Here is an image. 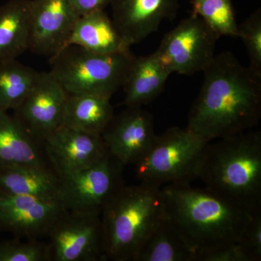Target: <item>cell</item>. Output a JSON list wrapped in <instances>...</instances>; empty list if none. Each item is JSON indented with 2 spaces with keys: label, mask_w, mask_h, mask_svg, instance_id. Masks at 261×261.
Masks as SVG:
<instances>
[{
  "label": "cell",
  "mask_w": 261,
  "mask_h": 261,
  "mask_svg": "<svg viewBox=\"0 0 261 261\" xmlns=\"http://www.w3.org/2000/svg\"><path fill=\"white\" fill-rule=\"evenodd\" d=\"M68 97L50 71L39 73L32 90L15 110L14 117L31 135L43 142L62 126Z\"/></svg>",
  "instance_id": "30bf717a"
},
{
  "label": "cell",
  "mask_w": 261,
  "mask_h": 261,
  "mask_svg": "<svg viewBox=\"0 0 261 261\" xmlns=\"http://www.w3.org/2000/svg\"><path fill=\"white\" fill-rule=\"evenodd\" d=\"M218 39L202 19L191 14L164 36L154 53L171 74L193 75L211 64Z\"/></svg>",
  "instance_id": "ba28073f"
},
{
  "label": "cell",
  "mask_w": 261,
  "mask_h": 261,
  "mask_svg": "<svg viewBox=\"0 0 261 261\" xmlns=\"http://www.w3.org/2000/svg\"><path fill=\"white\" fill-rule=\"evenodd\" d=\"M112 20L132 47L158 32L166 19L173 20L179 0H111Z\"/></svg>",
  "instance_id": "9a60e30c"
},
{
  "label": "cell",
  "mask_w": 261,
  "mask_h": 261,
  "mask_svg": "<svg viewBox=\"0 0 261 261\" xmlns=\"http://www.w3.org/2000/svg\"><path fill=\"white\" fill-rule=\"evenodd\" d=\"M192 14L202 19L217 36L238 37V23L231 0H192Z\"/></svg>",
  "instance_id": "cb8c5ba5"
},
{
  "label": "cell",
  "mask_w": 261,
  "mask_h": 261,
  "mask_svg": "<svg viewBox=\"0 0 261 261\" xmlns=\"http://www.w3.org/2000/svg\"><path fill=\"white\" fill-rule=\"evenodd\" d=\"M0 261H50L47 243L36 239L0 243Z\"/></svg>",
  "instance_id": "d4e9b609"
},
{
  "label": "cell",
  "mask_w": 261,
  "mask_h": 261,
  "mask_svg": "<svg viewBox=\"0 0 261 261\" xmlns=\"http://www.w3.org/2000/svg\"><path fill=\"white\" fill-rule=\"evenodd\" d=\"M47 238L50 261L106 260L101 215L65 211Z\"/></svg>",
  "instance_id": "9c48e42d"
},
{
  "label": "cell",
  "mask_w": 261,
  "mask_h": 261,
  "mask_svg": "<svg viewBox=\"0 0 261 261\" xmlns=\"http://www.w3.org/2000/svg\"><path fill=\"white\" fill-rule=\"evenodd\" d=\"M238 37L246 48L250 65L249 68L261 75V10L252 13L241 24H238Z\"/></svg>",
  "instance_id": "484cf974"
},
{
  "label": "cell",
  "mask_w": 261,
  "mask_h": 261,
  "mask_svg": "<svg viewBox=\"0 0 261 261\" xmlns=\"http://www.w3.org/2000/svg\"><path fill=\"white\" fill-rule=\"evenodd\" d=\"M171 75L155 53L135 58L122 87L126 108L142 107L162 93Z\"/></svg>",
  "instance_id": "e0dca14e"
},
{
  "label": "cell",
  "mask_w": 261,
  "mask_h": 261,
  "mask_svg": "<svg viewBox=\"0 0 261 261\" xmlns=\"http://www.w3.org/2000/svg\"><path fill=\"white\" fill-rule=\"evenodd\" d=\"M238 244L250 261L261 260V208L254 211L247 220Z\"/></svg>",
  "instance_id": "4316f807"
},
{
  "label": "cell",
  "mask_w": 261,
  "mask_h": 261,
  "mask_svg": "<svg viewBox=\"0 0 261 261\" xmlns=\"http://www.w3.org/2000/svg\"><path fill=\"white\" fill-rule=\"evenodd\" d=\"M32 0H10L0 6V62L28 50Z\"/></svg>",
  "instance_id": "ffe728a7"
},
{
  "label": "cell",
  "mask_w": 261,
  "mask_h": 261,
  "mask_svg": "<svg viewBox=\"0 0 261 261\" xmlns=\"http://www.w3.org/2000/svg\"><path fill=\"white\" fill-rule=\"evenodd\" d=\"M161 187L124 185L101 214L105 260L136 261L146 239L164 218Z\"/></svg>",
  "instance_id": "277c9868"
},
{
  "label": "cell",
  "mask_w": 261,
  "mask_h": 261,
  "mask_svg": "<svg viewBox=\"0 0 261 261\" xmlns=\"http://www.w3.org/2000/svg\"><path fill=\"white\" fill-rule=\"evenodd\" d=\"M80 16L105 10L111 0H68Z\"/></svg>",
  "instance_id": "f1b7e54d"
},
{
  "label": "cell",
  "mask_w": 261,
  "mask_h": 261,
  "mask_svg": "<svg viewBox=\"0 0 261 261\" xmlns=\"http://www.w3.org/2000/svg\"><path fill=\"white\" fill-rule=\"evenodd\" d=\"M108 152L124 166L137 165L156 138L152 115L142 107H128L113 116L102 134Z\"/></svg>",
  "instance_id": "8fae6325"
},
{
  "label": "cell",
  "mask_w": 261,
  "mask_h": 261,
  "mask_svg": "<svg viewBox=\"0 0 261 261\" xmlns=\"http://www.w3.org/2000/svg\"><path fill=\"white\" fill-rule=\"evenodd\" d=\"M124 165L108 152L91 167L61 177L59 200L68 211L99 214L124 186Z\"/></svg>",
  "instance_id": "52a82bcc"
},
{
  "label": "cell",
  "mask_w": 261,
  "mask_h": 261,
  "mask_svg": "<svg viewBox=\"0 0 261 261\" xmlns=\"http://www.w3.org/2000/svg\"><path fill=\"white\" fill-rule=\"evenodd\" d=\"M196 178L239 205L261 208V134L258 130L210 142L202 151Z\"/></svg>",
  "instance_id": "3957f363"
},
{
  "label": "cell",
  "mask_w": 261,
  "mask_h": 261,
  "mask_svg": "<svg viewBox=\"0 0 261 261\" xmlns=\"http://www.w3.org/2000/svg\"><path fill=\"white\" fill-rule=\"evenodd\" d=\"M43 142L60 177L94 166L108 152L102 136L63 126L51 132Z\"/></svg>",
  "instance_id": "5bb4252c"
},
{
  "label": "cell",
  "mask_w": 261,
  "mask_h": 261,
  "mask_svg": "<svg viewBox=\"0 0 261 261\" xmlns=\"http://www.w3.org/2000/svg\"><path fill=\"white\" fill-rule=\"evenodd\" d=\"M66 211L59 201L0 194V229L27 240L47 238Z\"/></svg>",
  "instance_id": "7c38bea8"
},
{
  "label": "cell",
  "mask_w": 261,
  "mask_h": 261,
  "mask_svg": "<svg viewBox=\"0 0 261 261\" xmlns=\"http://www.w3.org/2000/svg\"><path fill=\"white\" fill-rule=\"evenodd\" d=\"M61 177L47 168L29 166L0 167V194L59 201Z\"/></svg>",
  "instance_id": "ac0fdd59"
},
{
  "label": "cell",
  "mask_w": 261,
  "mask_h": 261,
  "mask_svg": "<svg viewBox=\"0 0 261 261\" xmlns=\"http://www.w3.org/2000/svg\"><path fill=\"white\" fill-rule=\"evenodd\" d=\"M136 261H196V257L165 216L146 239Z\"/></svg>",
  "instance_id": "7402d4cb"
},
{
  "label": "cell",
  "mask_w": 261,
  "mask_h": 261,
  "mask_svg": "<svg viewBox=\"0 0 261 261\" xmlns=\"http://www.w3.org/2000/svg\"><path fill=\"white\" fill-rule=\"evenodd\" d=\"M161 190L165 216L195 253L196 261L202 255L238 243L247 220L257 210L190 183L169 184Z\"/></svg>",
  "instance_id": "7a4b0ae2"
},
{
  "label": "cell",
  "mask_w": 261,
  "mask_h": 261,
  "mask_svg": "<svg viewBox=\"0 0 261 261\" xmlns=\"http://www.w3.org/2000/svg\"><path fill=\"white\" fill-rule=\"evenodd\" d=\"M80 17L68 0H32L29 50L54 56L66 46Z\"/></svg>",
  "instance_id": "4fadbf2b"
},
{
  "label": "cell",
  "mask_w": 261,
  "mask_h": 261,
  "mask_svg": "<svg viewBox=\"0 0 261 261\" xmlns=\"http://www.w3.org/2000/svg\"><path fill=\"white\" fill-rule=\"evenodd\" d=\"M192 105L187 128L212 142L252 130L261 118V75L231 51L215 56Z\"/></svg>",
  "instance_id": "6da1fadb"
},
{
  "label": "cell",
  "mask_w": 261,
  "mask_h": 261,
  "mask_svg": "<svg viewBox=\"0 0 261 261\" xmlns=\"http://www.w3.org/2000/svg\"><path fill=\"white\" fill-rule=\"evenodd\" d=\"M10 166H36L55 171L44 142L31 135L14 116L0 111V167Z\"/></svg>",
  "instance_id": "2e32d148"
},
{
  "label": "cell",
  "mask_w": 261,
  "mask_h": 261,
  "mask_svg": "<svg viewBox=\"0 0 261 261\" xmlns=\"http://www.w3.org/2000/svg\"><path fill=\"white\" fill-rule=\"evenodd\" d=\"M38 75L16 59L0 62V111H15L32 90Z\"/></svg>",
  "instance_id": "603a6c76"
},
{
  "label": "cell",
  "mask_w": 261,
  "mask_h": 261,
  "mask_svg": "<svg viewBox=\"0 0 261 261\" xmlns=\"http://www.w3.org/2000/svg\"><path fill=\"white\" fill-rule=\"evenodd\" d=\"M197 261H250L238 243L221 247L199 257Z\"/></svg>",
  "instance_id": "83f0119b"
},
{
  "label": "cell",
  "mask_w": 261,
  "mask_h": 261,
  "mask_svg": "<svg viewBox=\"0 0 261 261\" xmlns=\"http://www.w3.org/2000/svg\"><path fill=\"white\" fill-rule=\"evenodd\" d=\"M110 99L88 94H68L62 126L102 135L114 116V108Z\"/></svg>",
  "instance_id": "44dd1931"
},
{
  "label": "cell",
  "mask_w": 261,
  "mask_h": 261,
  "mask_svg": "<svg viewBox=\"0 0 261 261\" xmlns=\"http://www.w3.org/2000/svg\"><path fill=\"white\" fill-rule=\"evenodd\" d=\"M135 58L130 51L100 54L71 44L49 58L50 72L69 95L111 99L124 83Z\"/></svg>",
  "instance_id": "5b68a950"
},
{
  "label": "cell",
  "mask_w": 261,
  "mask_h": 261,
  "mask_svg": "<svg viewBox=\"0 0 261 261\" xmlns=\"http://www.w3.org/2000/svg\"><path fill=\"white\" fill-rule=\"evenodd\" d=\"M71 44L100 54L128 53L130 48L105 10L79 18L66 46Z\"/></svg>",
  "instance_id": "d6986e66"
},
{
  "label": "cell",
  "mask_w": 261,
  "mask_h": 261,
  "mask_svg": "<svg viewBox=\"0 0 261 261\" xmlns=\"http://www.w3.org/2000/svg\"><path fill=\"white\" fill-rule=\"evenodd\" d=\"M210 141L188 128L172 127L156 136L143 159L135 165L141 182L161 187L190 183L196 178L201 154Z\"/></svg>",
  "instance_id": "8992f818"
}]
</instances>
